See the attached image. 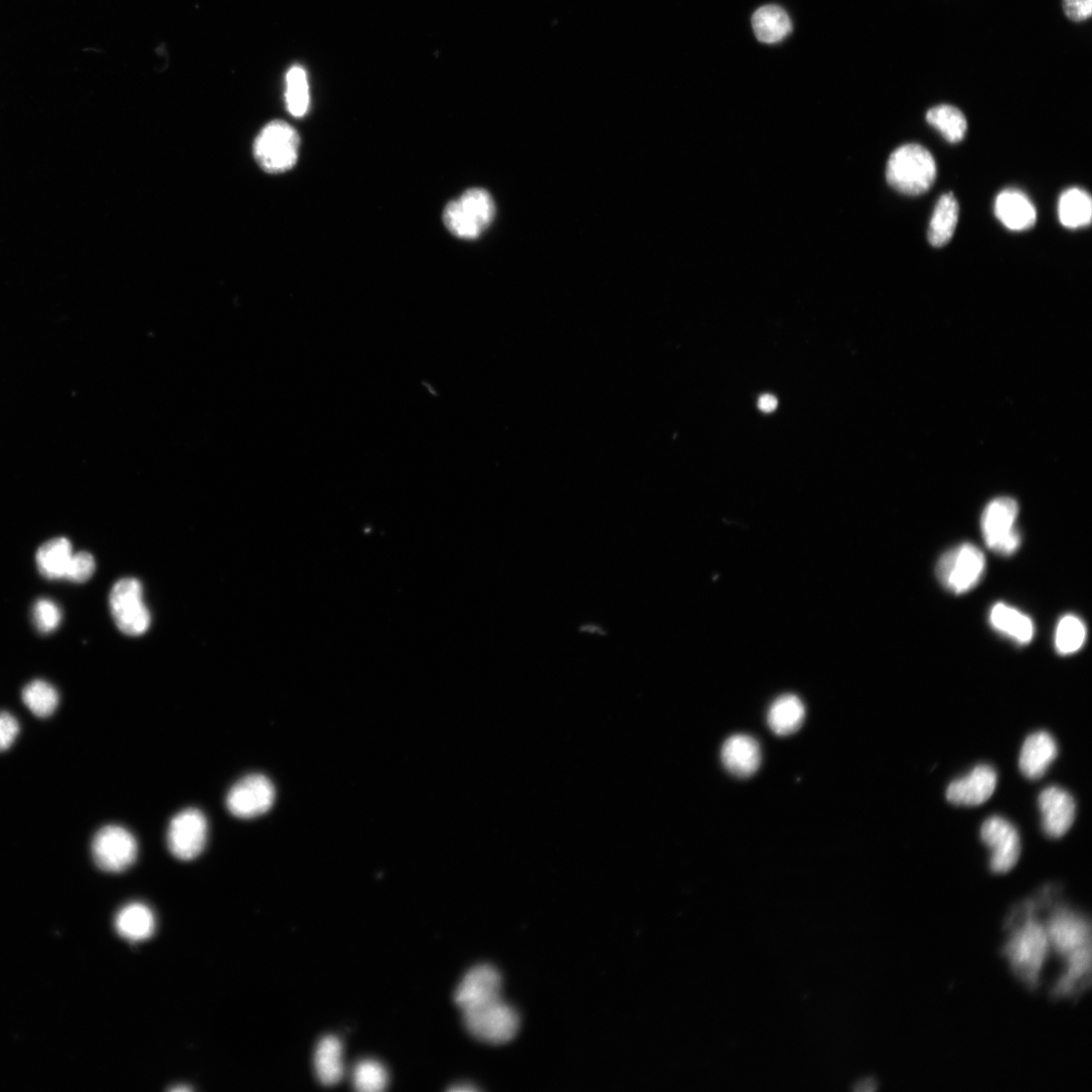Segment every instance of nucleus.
Segmentation results:
<instances>
[{
    "instance_id": "1",
    "label": "nucleus",
    "mask_w": 1092,
    "mask_h": 1092,
    "mask_svg": "<svg viewBox=\"0 0 1092 1092\" xmlns=\"http://www.w3.org/2000/svg\"><path fill=\"white\" fill-rule=\"evenodd\" d=\"M1052 890L1038 897L1050 944V959L1061 964L1051 987L1056 998H1076L1091 978V931L1089 921L1076 910L1059 903Z\"/></svg>"
},
{
    "instance_id": "2",
    "label": "nucleus",
    "mask_w": 1092,
    "mask_h": 1092,
    "mask_svg": "<svg viewBox=\"0 0 1092 1092\" xmlns=\"http://www.w3.org/2000/svg\"><path fill=\"white\" fill-rule=\"evenodd\" d=\"M1003 955L1029 989L1040 986L1050 960V944L1038 898L1016 907L1006 922Z\"/></svg>"
},
{
    "instance_id": "3",
    "label": "nucleus",
    "mask_w": 1092,
    "mask_h": 1092,
    "mask_svg": "<svg viewBox=\"0 0 1092 1092\" xmlns=\"http://www.w3.org/2000/svg\"><path fill=\"white\" fill-rule=\"evenodd\" d=\"M936 178V161L924 146L904 145L891 155L888 162V182L904 194H923L930 190Z\"/></svg>"
},
{
    "instance_id": "4",
    "label": "nucleus",
    "mask_w": 1092,
    "mask_h": 1092,
    "mask_svg": "<svg viewBox=\"0 0 1092 1092\" xmlns=\"http://www.w3.org/2000/svg\"><path fill=\"white\" fill-rule=\"evenodd\" d=\"M495 211L494 199L486 189L471 188L446 206L444 222L456 238L474 241L492 224Z\"/></svg>"
},
{
    "instance_id": "5",
    "label": "nucleus",
    "mask_w": 1092,
    "mask_h": 1092,
    "mask_svg": "<svg viewBox=\"0 0 1092 1092\" xmlns=\"http://www.w3.org/2000/svg\"><path fill=\"white\" fill-rule=\"evenodd\" d=\"M300 137L288 123L274 121L258 136L254 152L260 166L267 172L278 174L292 169L299 157Z\"/></svg>"
},
{
    "instance_id": "6",
    "label": "nucleus",
    "mask_w": 1092,
    "mask_h": 1092,
    "mask_svg": "<svg viewBox=\"0 0 1092 1092\" xmlns=\"http://www.w3.org/2000/svg\"><path fill=\"white\" fill-rule=\"evenodd\" d=\"M986 561L983 553L971 543H964L944 554L936 569L940 583L948 591L961 595L975 588L984 575Z\"/></svg>"
},
{
    "instance_id": "7",
    "label": "nucleus",
    "mask_w": 1092,
    "mask_h": 1092,
    "mask_svg": "<svg viewBox=\"0 0 1092 1092\" xmlns=\"http://www.w3.org/2000/svg\"><path fill=\"white\" fill-rule=\"evenodd\" d=\"M1020 508L1016 500L1000 497L991 501L981 516L983 539L993 553L1009 557L1021 545V533L1016 526Z\"/></svg>"
},
{
    "instance_id": "8",
    "label": "nucleus",
    "mask_w": 1092,
    "mask_h": 1092,
    "mask_svg": "<svg viewBox=\"0 0 1092 1092\" xmlns=\"http://www.w3.org/2000/svg\"><path fill=\"white\" fill-rule=\"evenodd\" d=\"M463 1017L469 1033L488 1044H506L518 1033L519 1016L502 998L481 1007L463 1011Z\"/></svg>"
},
{
    "instance_id": "9",
    "label": "nucleus",
    "mask_w": 1092,
    "mask_h": 1092,
    "mask_svg": "<svg viewBox=\"0 0 1092 1092\" xmlns=\"http://www.w3.org/2000/svg\"><path fill=\"white\" fill-rule=\"evenodd\" d=\"M110 607L119 629L130 636L144 634L151 616L143 601L141 583L133 578L120 580L112 589Z\"/></svg>"
},
{
    "instance_id": "10",
    "label": "nucleus",
    "mask_w": 1092,
    "mask_h": 1092,
    "mask_svg": "<svg viewBox=\"0 0 1092 1092\" xmlns=\"http://www.w3.org/2000/svg\"><path fill=\"white\" fill-rule=\"evenodd\" d=\"M93 856L99 868L110 873H120L130 868L138 855L135 836L119 825L100 829L93 839Z\"/></svg>"
},
{
    "instance_id": "11",
    "label": "nucleus",
    "mask_w": 1092,
    "mask_h": 1092,
    "mask_svg": "<svg viewBox=\"0 0 1092 1092\" xmlns=\"http://www.w3.org/2000/svg\"><path fill=\"white\" fill-rule=\"evenodd\" d=\"M276 800V789L264 775H250L238 782L227 796L228 810L237 817L251 819L267 813Z\"/></svg>"
},
{
    "instance_id": "12",
    "label": "nucleus",
    "mask_w": 1092,
    "mask_h": 1092,
    "mask_svg": "<svg viewBox=\"0 0 1092 1092\" xmlns=\"http://www.w3.org/2000/svg\"><path fill=\"white\" fill-rule=\"evenodd\" d=\"M981 838L990 849V868L996 874L1009 872L1021 855V838L1016 826L1001 816H991L981 827Z\"/></svg>"
},
{
    "instance_id": "13",
    "label": "nucleus",
    "mask_w": 1092,
    "mask_h": 1092,
    "mask_svg": "<svg viewBox=\"0 0 1092 1092\" xmlns=\"http://www.w3.org/2000/svg\"><path fill=\"white\" fill-rule=\"evenodd\" d=\"M207 836V822L197 809L188 808L176 814L167 831V844L177 859L189 861L200 854Z\"/></svg>"
},
{
    "instance_id": "14",
    "label": "nucleus",
    "mask_w": 1092,
    "mask_h": 1092,
    "mask_svg": "<svg viewBox=\"0 0 1092 1092\" xmlns=\"http://www.w3.org/2000/svg\"><path fill=\"white\" fill-rule=\"evenodd\" d=\"M502 977L491 965H479L464 977L455 993V1001L462 1011L481 1007L501 999Z\"/></svg>"
},
{
    "instance_id": "15",
    "label": "nucleus",
    "mask_w": 1092,
    "mask_h": 1092,
    "mask_svg": "<svg viewBox=\"0 0 1092 1092\" xmlns=\"http://www.w3.org/2000/svg\"><path fill=\"white\" fill-rule=\"evenodd\" d=\"M1038 803L1045 833L1053 838L1066 834L1076 814L1073 797L1066 790L1053 786L1042 791Z\"/></svg>"
},
{
    "instance_id": "16",
    "label": "nucleus",
    "mask_w": 1092,
    "mask_h": 1092,
    "mask_svg": "<svg viewBox=\"0 0 1092 1092\" xmlns=\"http://www.w3.org/2000/svg\"><path fill=\"white\" fill-rule=\"evenodd\" d=\"M997 774L988 765H979L969 774L954 780L947 789V799L961 806H977L986 802L994 793Z\"/></svg>"
},
{
    "instance_id": "17",
    "label": "nucleus",
    "mask_w": 1092,
    "mask_h": 1092,
    "mask_svg": "<svg viewBox=\"0 0 1092 1092\" xmlns=\"http://www.w3.org/2000/svg\"><path fill=\"white\" fill-rule=\"evenodd\" d=\"M722 760L725 768L732 775L749 778L760 768L762 760L760 745L750 736H733L723 746Z\"/></svg>"
},
{
    "instance_id": "18",
    "label": "nucleus",
    "mask_w": 1092,
    "mask_h": 1092,
    "mask_svg": "<svg viewBox=\"0 0 1092 1092\" xmlns=\"http://www.w3.org/2000/svg\"><path fill=\"white\" fill-rule=\"evenodd\" d=\"M998 220L1011 231H1025L1037 221V210L1029 197L1020 190L1006 189L995 200Z\"/></svg>"
},
{
    "instance_id": "19",
    "label": "nucleus",
    "mask_w": 1092,
    "mask_h": 1092,
    "mask_svg": "<svg viewBox=\"0 0 1092 1092\" xmlns=\"http://www.w3.org/2000/svg\"><path fill=\"white\" fill-rule=\"evenodd\" d=\"M1058 756L1054 738L1038 732L1027 738L1020 755V769L1025 777L1037 780L1044 776Z\"/></svg>"
},
{
    "instance_id": "20",
    "label": "nucleus",
    "mask_w": 1092,
    "mask_h": 1092,
    "mask_svg": "<svg viewBox=\"0 0 1092 1092\" xmlns=\"http://www.w3.org/2000/svg\"><path fill=\"white\" fill-rule=\"evenodd\" d=\"M992 627L1019 644L1030 643L1035 634V626L1032 619L1004 603L995 604L989 614Z\"/></svg>"
},
{
    "instance_id": "21",
    "label": "nucleus",
    "mask_w": 1092,
    "mask_h": 1092,
    "mask_svg": "<svg viewBox=\"0 0 1092 1092\" xmlns=\"http://www.w3.org/2000/svg\"><path fill=\"white\" fill-rule=\"evenodd\" d=\"M116 930L130 942L149 939L155 931V918L145 905L134 903L123 908L116 917Z\"/></svg>"
},
{
    "instance_id": "22",
    "label": "nucleus",
    "mask_w": 1092,
    "mask_h": 1092,
    "mask_svg": "<svg viewBox=\"0 0 1092 1092\" xmlns=\"http://www.w3.org/2000/svg\"><path fill=\"white\" fill-rule=\"evenodd\" d=\"M959 220V204L953 193H946L938 200L930 228L928 240L932 247L940 249L947 246L952 240Z\"/></svg>"
},
{
    "instance_id": "23",
    "label": "nucleus",
    "mask_w": 1092,
    "mask_h": 1092,
    "mask_svg": "<svg viewBox=\"0 0 1092 1092\" xmlns=\"http://www.w3.org/2000/svg\"><path fill=\"white\" fill-rule=\"evenodd\" d=\"M74 553L71 542L58 537L45 542L36 556L40 573L50 580L66 579Z\"/></svg>"
},
{
    "instance_id": "24",
    "label": "nucleus",
    "mask_w": 1092,
    "mask_h": 1092,
    "mask_svg": "<svg viewBox=\"0 0 1092 1092\" xmlns=\"http://www.w3.org/2000/svg\"><path fill=\"white\" fill-rule=\"evenodd\" d=\"M805 718V708L795 695L779 697L770 708L768 725L777 736H790L797 732Z\"/></svg>"
},
{
    "instance_id": "25",
    "label": "nucleus",
    "mask_w": 1092,
    "mask_h": 1092,
    "mask_svg": "<svg viewBox=\"0 0 1092 1092\" xmlns=\"http://www.w3.org/2000/svg\"><path fill=\"white\" fill-rule=\"evenodd\" d=\"M314 1062L317 1078L323 1085L339 1083L344 1075L341 1042L333 1036L323 1038L317 1046Z\"/></svg>"
},
{
    "instance_id": "26",
    "label": "nucleus",
    "mask_w": 1092,
    "mask_h": 1092,
    "mask_svg": "<svg viewBox=\"0 0 1092 1092\" xmlns=\"http://www.w3.org/2000/svg\"><path fill=\"white\" fill-rule=\"evenodd\" d=\"M1061 224L1069 229L1089 226L1092 216L1090 195L1083 189L1072 187L1064 191L1058 206Z\"/></svg>"
},
{
    "instance_id": "27",
    "label": "nucleus",
    "mask_w": 1092,
    "mask_h": 1092,
    "mask_svg": "<svg viewBox=\"0 0 1092 1092\" xmlns=\"http://www.w3.org/2000/svg\"><path fill=\"white\" fill-rule=\"evenodd\" d=\"M753 29L759 41L775 44L790 34L792 26L783 9L777 6H766L755 13Z\"/></svg>"
},
{
    "instance_id": "28",
    "label": "nucleus",
    "mask_w": 1092,
    "mask_h": 1092,
    "mask_svg": "<svg viewBox=\"0 0 1092 1092\" xmlns=\"http://www.w3.org/2000/svg\"><path fill=\"white\" fill-rule=\"evenodd\" d=\"M927 121L952 144L961 142L965 137L967 120L964 114L955 107L948 105L935 107L928 112Z\"/></svg>"
},
{
    "instance_id": "29",
    "label": "nucleus",
    "mask_w": 1092,
    "mask_h": 1092,
    "mask_svg": "<svg viewBox=\"0 0 1092 1092\" xmlns=\"http://www.w3.org/2000/svg\"><path fill=\"white\" fill-rule=\"evenodd\" d=\"M22 697L31 713L41 719L52 716L59 705L57 690L43 680L28 684L23 690Z\"/></svg>"
},
{
    "instance_id": "30",
    "label": "nucleus",
    "mask_w": 1092,
    "mask_h": 1092,
    "mask_svg": "<svg viewBox=\"0 0 1092 1092\" xmlns=\"http://www.w3.org/2000/svg\"><path fill=\"white\" fill-rule=\"evenodd\" d=\"M1086 633L1085 624L1079 617L1070 614L1062 617L1055 634L1058 653L1069 655L1077 652L1085 642Z\"/></svg>"
},
{
    "instance_id": "31",
    "label": "nucleus",
    "mask_w": 1092,
    "mask_h": 1092,
    "mask_svg": "<svg viewBox=\"0 0 1092 1092\" xmlns=\"http://www.w3.org/2000/svg\"><path fill=\"white\" fill-rule=\"evenodd\" d=\"M286 101L289 112L296 118L304 117L310 107V92L306 71L295 66L287 74Z\"/></svg>"
},
{
    "instance_id": "32",
    "label": "nucleus",
    "mask_w": 1092,
    "mask_h": 1092,
    "mask_svg": "<svg viewBox=\"0 0 1092 1092\" xmlns=\"http://www.w3.org/2000/svg\"><path fill=\"white\" fill-rule=\"evenodd\" d=\"M387 1080L386 1070L376 1061L364 1060L354 1068L353 1084L358 1091H381L386 1087Z\"/></svg>"
},
{
    "instance_id": "33",
    "label": "nucleus",
    "mask_w": 1092,
    "mask_h": 1092,
    "mask_svg": "<svg viewBox=\"0 0 1092 1092\" xmlns=\"http://www.w3.org/2000/svg\"><path fill=\"white\" fill-rule=\"evenodd\" d=\"M62 613L59 606L50 599H39L33 607V622L41 633L55 631L61 623Z\"/></svg>"
},
{
    "instance_id": "34",
    "label": "nucleus",
    "mask_w": 1092,
    "mask_h": 1092,
    "mask_svg": "<svg viewBox=\"0 0 1092 1092\" xmlns=\"http://www.w3.org/2000/svg\"><path fill=\"white\" fill-rule=\"evenodd\" d=\"M95 571L96 561L94 557L87 552L76 553L73 556L66 580L74 583H85L93 577Z\"/></svg>"
},
{
    "instance_id": "35",
    "label": "nucleus",
    "mask_w": 1092,
    "mask_h": 1092,
    "mask_svg": "<svg viewBox=\"0 0 1092 1092\" xmlns=\"http://www.w3.org/2000/svg\"><path fill=\"white\" fill-rule=\"evenodd\" d=\"M20 733L18 721L9 713H0V753L9 750Z\"/></svg>"
},
{
    "instance_id": "36",
    "label": "nucleus",
    "mask_w": 1092,
    "mask_h": 1092,
    "mask_svg": "<svg viewBox=\"0 0 1092 1092\" xmlns=\"http://www.w3.org/2000/svg\"><path fill=\"white\" fill-rule=\"evenodd\" d=\"M1063 10L1070 20L1085 21L1092 14V0H1063Z\"/></svg>"
},
{
    "instance_id": "37",
    "label": "nucleus",
    "mask_w": 1092,
    "mask_h": 1092,
    "mask_svg": "<svg viewBox=\"0 0 1092 1092\" xmlns=\"http://www.w3.org/2000/svg\"><path fill=\"white\" fill-rule=\"evenodd\" d=\"M778 405V401L774 396L765 395L759 400V408L765 413L773 412Z\"/></svg>"
},
{
    "instance_id": "38",
    "label": "nucleus",
    "mask_w": 1092,
    "mask_h": 1092,
    "mask_svg": "<svg viewBox=\"0 0 1092 1092\" xmlns=\"http://www.w3.org/2000/svg\"><path fill=\"white\" fill-rule=\"evenodd\" d=\"M877 1085H878L877 1081L874 1080L873 1078H866V1079H863V1080L859 1081L854 1085V1090H856V1091H873V1090L877 1089Z\"/></svg>"
},
{
    "instance_id": "39",
    "label": "nucleus",
    "mask_w": 1092,
    "mask_h": 1092,
    "mask_svg": "<svg viewBox=\"0 0 1092 1092\" xmlns=\"http://www.w3.org/2000/svg\"><path fill=\"white\" fill-rule=\"evenodd\" d=\"M476 1090H477V1088L472 1087L471 1085H468V1084L458 1085V1086H455V1087H453L451 1089V1091H453V1092H472V1091H476Z\"/></svg>"
},
{
    "instance_id": "40",
    "label": "nucleus",
    "mask_w": 1092,
    "mask_h": 1092,
    "mask_svg": "<svg viewBox=\"0 0 1092 1092\" xmlns=\"http://www.w3.org/2000/svg\"><path fill=\"white\" fill-rule=\"evenodd\" d=\"M172 1090L173 1091H189L190 1089L187 1088V1087H176V1088H174Z\"/></svg>"
}]
</instances>
